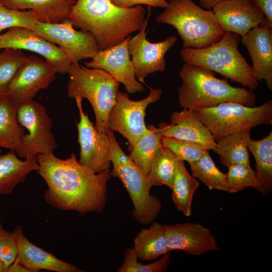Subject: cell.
<instances>
[{"instance_id":"6da1fadb","label":"cell","mask_w":272,"mask_h":272,"mask_svg":"<svg viewBox=\"0 0 272 272\" xmlns=\"http://www.w3.org/2000/svg\"><path fill=\"white\" fill-rule=\"evenodd\" d=\"M37 172L47 185L44 198L51 207L84 215L102 213L107 200L109 170L95 173L80 164L75 154L65 159L53 153L37 157Z\"/></svg>"},{"instance_id":"7a4b0ae2","label":"cell","mask_w":272,"mask_h":272,"mask_svg":"<svg viewBox=\"0 0 272 272\" xmlns=\"http://www.w3.org/2000/svg\"><path fill=\"white\" fill-rule=\"evenodd\" d=\"M141 5L121 8L110 0H77L69 20L73 26L90 32L100 50L114 46L140 31L150 16Z\"/></svg>"},{"instance_id":"3957f363","label":"cell","mask_w":272,"mask_h":272,"mask_svg":"<svg viewBox=\"0 0 272 272\" xmlns=\"http://www.w3.org/2000/svg\"><path fill=\"white\" fill-rule=\"evenodd\" d=\"M181 85L177 88L180 107L190 110L207 108L225 102L254 106L256 95L253 90L233 87L227 79L215 76V73L197 65L184 63L179 71Z\"/></svg>"},{"instance_id":"277c9868","label":"cell","mask_w":272,"mask_h":272,"mask_svg":"<svg viewBox=\"0 0 272 272\" xmlns=\"http://www.w3.org/2000/svg\"><path fill=\"white\" fill-rule=\"evenodd\" d=\"M239 42L238 34L225 32L221 39L208 47H182L180 55L184 63L207 68L253 91L258 87V81L238 49Z\"/></svg>"},{"instance_id":"5b68a950","label":"cell","mask_w":272,"mask_h":272,"mask_svg":"<svg viewBox=\"0 0 272 272\" xmlns=\"http://www.w3.org/2000/svg\"><path fill=\"white\" fill-rule=\"evenodd\" d=\"M156 21L174 27L184 47H208L221 39L225 32L212 10L203 9L192 0H169Z\"/></svg>"},{"instance_id":"8992f818","label":"cell","mask_w":272,"mask_h":272,"mask_svg":"<svg viewBox=\"0 0 272 272\" xmlns=\"http://www.w3.org/2000/svg\"><path fill=\"white\" fill-rule=\"evenodd\" d=\"M68 96L73 99H87L95 116L96 129L107 132L110 112L116 103L120 83L105 71L71 64L67 73Z\"/></svg>"},{"instance_id":"52a82bcc","label":"cell","mask_w":272,"mask_h":272,"mask_svg":"<svg viewBox=\"0 0 272 272\" xmlns=\"http://www.w3.org/2000/svg\"><path fill=\"white\" fill-rule=\"evenodd\" d=\"M107 133L111 141V176L119 178L128 193L134 210L132 215L140 223H152L161 211L162 203L157 197L150 194L153 186L147 175L144 174L128 156L122 151L113 131Z\"/></svg>"},{"instance_id":"ba28073f","label":"cell","mask_w":272,"mask_h":272,"mask_svg":"<svg viewBox=\"0 0 272 272\" xmlns=\"http://www.w3.org/2000/svg\"><path fill=\"white\" fill-rule=\"evenodd\" d=\"M210 131L216 142L221 138L245 127L253 128L272 124V100L256 107L235 102H225L216 106L193 110Z\"/></svg>"},{"instance_id":"9c48e42d","label":"cell","mask_w":272,"mask_h":272,"mask_svg":"<svg viewBox=\"0 0 272 272\" xmlns=\"http://www.w3.org/2000/svg\"><path fill=\"white\" fill-rule=\"evenodd\" d=\"M17 116L19 124L27 131L22 136L17 156L26 159L53 154L57 143L52 131L51 118L44 106L31 100L19 106Z\"/></svg>"},{"instance_id":"30bf717a","label":"cell","mask_w":272,"mask_h":272,"mask_svg":"<svg viewBox=\"0 0 272 272\" xmlns=\"http://www.w3.org/2000/svg\"><path fill=\"white\" fill-rule=\"evenodd\" d=\"M149 88V95L138 101L130 99L127 93L118 91L116 103L109 114L108 128L120 133L130 146L148 131L145 121L146 109L159 100L163 93L161 89Z\"/></svg>"},{"instance_id":"8fae6325","label":"cell","mask_w":272,"mask_h":272,"mask_svg":"<svg viewBox=\"0 0 272 272\" xmlns=\"http://www.w3.org/2000/svg\"><path fill=\"white\" fill-rule=\"evenodd\" d=\"M33 31L58 46L71 64L79 63L84 59H92L100 50L90 32L82 29L76 30L69 20L59 23L38 21Z\"/></svg>"},{"instance_id":"7c38bea8","label":"cell","mask_w":272,"mask_h":272,"mask_svg":"<svg viewBox=\"0 0 272 272\" xmlns=\"http://www.w3.org/2000/svg\"><path fill=\"white\" fill-rule=\"evenodd\" d=\"M57 73L56 69L45 60L28 56L10 83L5 96L19 107L33 100L39 91L47 88Z\"/></svg>"},{"instance_id":"4fadbf2b","label":"cell","mask_w":272,"mask_h":272,"mask_svg":"<svg viewBox=\"0 0 272 272\" xmlns=\"http://www.w3.org/2000/svg\"><path fill=\"white\" fill-rule=\"evenodd\" d=\"M80 115L77 122L80 146L79 163L95 173L109 170L111 165V141L107 132H99L82 108V99H75Z\"/></svg>"},{"instance_id":"5bb4252c","label":"cell","mask_w":272,"mask_h":272,"mask_svg":"<svg viewBox=\"0 0 272 272\" xmlns=\"http://www.w3.org/2000/svg\"><path fill=\"white\" fill-rule=\"evenodd\" d=\"M148 19L140 32L129 39L128 51L131 56L137 80L146 85L145 79L150 74L164 72L166 68L165 56L175 44L176 36L171 35L165 40L152 43L147 39L146 27Z\"/></svg>"},{"instance_id":"9a60e30c","label":"cell","mask_w":272,"mask_h":272,"mask_svg":"<svg viewBox=\"0 0 272 272\" xmlns=\"http://www.w3.org/2000/svg\"><path fill=\"white\" fill-rule=\"evenodd\" d=\"M26 50L41 55L61 75L67 74L71 63L66 54L56 45L22 27L10 28L0 35V49Z\"/></svg>"},{"instance_id":"2e32d148","label":"cell","mask_w":272,"mask_h":272,"mask_svg":"<svg viewBox=\"0 0 272 272\" xmlns=\"http://www.w3.org/2000/svg\"><path fill=\"white\" fill-rule=\"evenodd\" d=\"M130 35L122 42L103 50H99L86 66L101 69L110 75L116 81L124 85L128 93L141 92L145 90L141 83L135 77V69L128 51L127 43Z\"/></svg>"},{"instance_id":"e0dca14e","label":"cell","mask_w":272,"mask_h":272,"mask_svg":"<svg viewBox=\"0 0 272 272\" xmlns=\"http://www.w3.org/2000/svg\"><path fill=\"white\" fill-rule=\"evenodd\" d=\"M212 10L224 32H233L241 37L259 25L269 26L253 0H225Z\"/></svg>"},{"instance_id":"ac0fdd59","label":"cell","mask_w":272,"mask_h":272,"mask_svg":"<svg viewBox=\"0 0 272 272\" xmlns=\"http://www.w3.org/2000/svg\"><path fill=\"white\" fill-rule=\"evenodd\" d=\"M163 225L170 251L178 250L199 255L219 249L217 241L212 232L200 224L187 222Z\"/></svg>"},{"instance_id":"d6986e66","label":"cell","mask_w":272,"mask_h":272,"mask_svg":"<svg viewBox=\"0 0 272 272\" xmlns=\"http://www.w3.org/2000/svg\"><path fill=\"white\" fill-rule=\"evenodd\" d=\"M158 128L163 137L196 143L210 151L215 149L216 142L210 131L192 110L173 112L170 123L161 122Z\"/></svg>"},{"instance_id":"ffe728a7","label":"cell","mask_w":272,"mask_h":272,"mask_svg":"<svg viewBox=\"0 0 272 272\" xmlns=\"http://www.w3.org/2000/svg\"><path fill=\"white\" fill-rule=\"evenodd\" d=\"M241 41L251 58L253 77L264 80L272 91V27L256 26L242 36Z\"/></svg>"},{"instance_id":"44dd1931","label":"cell","mask_w":272,"mask_h":272,"mask_svg":"<svg viewBox=\"0 0 272 272\" xmlns=\"http://www.w3.org/2000/svg\"><path fill=\"white\" fill-rule=\"evenodd\" d=\"M13 232L17 244L15 259L31 272H38L42 269L56 272L84 271L33 244L25 236L22 226L17 225Z\"/></svg>"},{"instance_id":"7402d4cb","label":"cell","mask_w":272,"mask_h":272,"mask_svg":"<svg viewBox=\"0 0 272 272\" xmlns=\"http://www.w3.org/2000/svg\"><path fill=\"white\" fill-rule=\"evenodd\" d=\"M77 0H0L6 7L19 10H32L38 21L59 23L69 20Z\"/></svg>"},{"instance_id":"603a6c76","label":"cell","mask_w":272,"mask_h":272,"mask_svg":"<svg viewBox=\"0 0 272 272\" xmlns=\"http://www.w3.org/2000/svg\"><path fill=\"white\" fill-rule=\"evenodd\" d=\"M38 169L36 158L22 160L16 152L11 151L0 155V195L11 194L18 184Z\"/></svg>"},{"instance_id":"cb8c5ba5","label":"cell","mask_w":272,"mask_h":272,"mask_svg":"<svg viewBox=\"0 0 272 272\" xmlns=\"http://www.w3.org/2000/svg\"><path fill=\"white\" fill-rule=\"evenodd\" d=\"M252 128H245L227 135L216 142L214 152L220 157L221 163L224 166L237 164L250 163L247 143L251 139Z\"/></svg>"},{"instance_id":"d4e9b609","label":"cell","mask_w":272,"mask_h":272,"mask_svg":"<svg viewBox=\"0 0 272 272\" xmlns=\"http://www.w3.org/2000/svg\"><path fill=\"white\" fill-rule=\"evenodd\" d=\"M248 150L255 161V174L258 182L256 189L264 195L272 190V131L259 140L250 139Z\"/></svg>"},{"instance_id":"484cf974","label":"cell","mask_w":272,"mask_h":272,"mask_svg":"<svg viewBox=\"0 0 272 272\" xmlns=\"http://www.w3.org/2000/svg\"><path fill=\"white\" fill-rule=\"evenodd\" d=\"M18 109L6 96L0 98V148L9 149L17 155L21 150L25 132L17 119Z\"/></svg>"},{"instance_id":"4316f807","label":"cell","mask_w":272,"mask_h":272,"mask_svg":"<svg viewBox=\"0 0 272 272\" xmlns=\"http://www.w3.org/2000/svg\"><path fill=\"white\" fill-rule=\"evenodd\" d=\"M133 249L138 258L152 261L170 252L163 225L152 222L148 228H143L133 239Z\"/></svg>"},{"instance_id":"83f0119b","label":"cell","mask_w":272,"mask_h":272,"mask_svg":"<svg viewBox=\"0 0 272 272\" xmlns=\"http://www.w3.org/2000/svg\"><path fill=\"white\" fill-rule=\"evenodd\" d=\"M199 182L187 171L184 161H178L176 173L171 189L172 199L176 208L185 216L191 214L193 195Z\"/></svg>"},{"instance_id":"f1b7e54d","label":"cell","mask_w":272,"mask_h":272,"mask_svg":"<svg viewBox=\"0 0 272 272\" xmlns=\"http://www.w3.org/2000/svg\"><path fill=\"white\" fill-rule=\"evenodd\" d=\"M147 133L131 146L128 157L146 175H148L152 159L158 149L163 146V136L158 127L148 125Z\"/></svg>"},{"instance_id":"f546056e","label":"cell","mask_w":272,"mask_h":272,"mask_svg":"<svg viewBox=\"0 0 272 272\" xmlns=\"http://www.w3.org/2000/svg\"><path fill=\"white\" fill-rule=\"evenodd\" d=\"M178 160L163 146L154 156L148 174L153 186L166 185L171 188L177 166Z\"/></svg>"},{"instance_id":"4dcf8cb0","label":"cell","mask_w":272,"mask_h":272,"mask_svg":"<svg viewBox=\"0 0 272 272\" xmlns=\"http://www.w3.org/2000/svg\"><path fill=\"white\" fill-rule=\"evenodd\" d=\"M209 150L197 160L189 163L192 176L201 181L210 190L228 191L226 173L221 171L212 159Z\"/></svg>"},{"instance_id":"1f68e13d","label":"cell","mask_w":272,"mask_h":272,"mask_svg":"<svg viewBox=\"0 0 272 272\" xmlns=\"http://www.w3.org/2000/svg\"><path fill=\"white\" fill-rule=\"evenodd\" d=\"M27 57L20 49L5 48L0 52V98L6 96L10 83Z\"/></svg>"},{"instance_id":"d6a6232c","label":"cell","mask_w":272,"mask_h":272,"mask_svg":"<svg viewBox=\"0 0 272 272\" xmlns=\"http://www.w3.org/2000/svg\"><path fill=\"white\" fill-rule=\"evenodd\" d=\"M226 173L228 192L236 193L248 187L257 189L258 182L250 163L232 165Z\"/></svg>"},{"instance_id":"836d02e7","label":"cell","mask_w":272,"mask_h":272,"mask_svg":"<svg viewBox=\"0 0 272 272\" xmlns=\"http://www.w3.org/2000/svg\"><path fill=\"white\" fill-rule=\"evenodd\" d=\"M37 21L36 14L34 11L10 9L0 2V35L4 30L14 27L33 30Z\"/></svg>"},{"instance_id":"e575fe53","label":"cell","mask_w":272,"mask_h":272,"mask_svg":"<svg viewBox=\"0 0 272 272\" xmlns=\"http://www.w3.org/2000/svg\"><path fill=\"white\" fill-rule=\"evenodd\" d=\"M124 259L119 266L117 272H164L170 263V252L163 255L158 260L147 264H143L137 261L138 258L133 248L124 252Z\"/></svg>"},{"instance_id":"d590c367","label":"cell","mask_w":272,"mask_h":272,"mask_svg":"<svg viewBox=\"0 0 272 272\" xmlns=\"http://www.w3.org/2000/svg\"><path fill=\"white\" fill-rule=\"evenodd\" d=\"M162 144L178 161H186L188 163L198 160L206 151L209 150L196 143L163 137Z\"/></svg>"},{"instance_id":"8d00e7d4","label":"cell","mask_w":272,"mask_h":272,"mask_svg":"<svg viewBox=\"0 0 272 272\" xmlns=\"http://www.w3.org/2000/svg\"><path fill=\"white\" fill-rule=\"evenodd\" d=\"M16 256L17 244L15 234L13 232L6 230L0 221V257L5 263L6 270Z\"/></svg>"},{"instance_id":"74e56055","label":"cell","mask_w":272,"mask_h":272,"mask_svg":"<svg viewBox=\"0 0 272 272\" xmlns=\"http://www.w3.org/2000/svg\"><path fill=\"white\" fill-rule=\"evenodd\" d=\"M115 6L121 8H130L145 5L152 7L165 8L168 4L166 0H110Z\"/></svg>"},{"instance_id":"f35d334b","label":"cell","mask_w":272,"mask_h":272,"mask_svg":"<svg viewBox=\"0 0 272 272\" xmlns=\"http://www.w3.org/2000/svg\"><path fill=\"white\" fill-rule=\"evenodd\" d=\"M264 14L267 22L272 27V0H253Z\"/></svg>"},{"instance_id":"ab89813d","label":"cell","mask_w":272,"mask_h":272,"mask_svg":"<svg viewBox=\"0 0 272 272\" xmlns=\"http://www.w3.org/2000/svg\"><path fill=\"white\" fill-rule=\"evenodd\" d=\"M6 272H31V271L15 259L8 267Z\"/></svg>"},{"instance_id":"60d3db41","label":"cell","mask_w":272,"mask_h":272,"mask_svg":"<svg viewBox=\"0 0 272 272\" xmlns=\"http://www.w3.org/2000/svg\"><path fill=\"white\" fill-rule=\"evenodd\" d=\"M201 7L205 9L212 10L218 3L225 0H198Z\"/></svg>"},{"instance_id":"b9f144b4","label":"cell","mask_w":272,"mask_h":272,"mask_svg":"<svg viewBox=\"0 0 272 272\" xmlns=\"http://www.w3.org/2000/svg\"><path fill=\"white\" fill-rule=\"evenodd\" d=\"M6 267L4 262L0 257V272H6Z\"/></svg>"},{"instance_id":"7bdbcfd3","label":"cell","mask_w":272,"mask_h":272,"mask_svg":"<svg viewBox=\"0 0 272 272\" xmlns=\"http://www.w3.org/2000/svg\"><path fill=\"white\" fill-rule=\"evenodd\" d=\"M1 152H2L1 148H0V153H1Z\"/></svg>"}]
</instances>
